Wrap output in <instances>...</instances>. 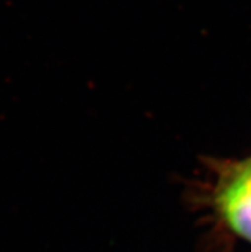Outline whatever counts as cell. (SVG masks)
<instances>
[{
  "label": "cell",
  "mask_w": 251,
  "mask_h": 252,
  "mask_svg": "<svg viewBox=\"0 0 251 252\" xmlns=\"http://www.w3.org/2000/svg\"><path fill=\"white\" fill-rule=\"evenodd\" d=\"M214 202L233 233L251 243V157L224 166Z\"/></svg>",
  "instance_id": "obj_1"
}]
</instances>
